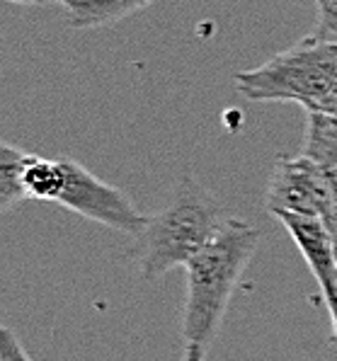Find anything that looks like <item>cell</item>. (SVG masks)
I'll return each instance as SVG.
<instances>
[{"label":"cell","mask_w":337,"mask_h":361,"mask_svg":"<svg viewBox=\"0 0 337 361\" xmlns=\"http://www.w3.org/2000/svg\"><path fill=\"white\" fill-rule=\"evenodd\" d=\"M228 216L195 177H182L173 202L139 233V269L148 281L187 267Z\"/></svg>","instance_id":"cell-2"},{"label":"cell","mask_w":337,"mask_h":361,"mask_svg":"<svg viewBox=\"0 0 337 361\" xmlns=\"http://www.w3.org/2000/svg\"><path fill=\"white\" fill-rule=\"evenodd\" d=\"M316 8H318V20H316L313 37L337 44V0H316Z\"/></svg>","instance_id":"cell-10"},{"label":"cell","mask_w":337,"mask_h":361,"mask_svg":"<svg viewBox=\"0 0 337 361\" xmlns=\"http://www.w3.org/2000/svg\"><path fill=\"white\" fill-rule=\"evenodd\" d=\"M56 3H61V5H66V8H68V5L73 3V0H56Z\"/></svg>","instance_id":"cell-17"},{"label":"cell","mask_w":337,"mask_h":361,"mask_svg":"<svg viewBox=\"0 0 337 361\" xmlns=\"http://www.w3.org/2000/svg\"><path fill=\"white\" fill-rule=\"evenodd\" d=\"M27 151L13 146V143H0V209L13 211L18 204L27 202L22 175H25Z\"/></svg>","instance_id":"cell-9"},{"label":"cell","mask_w":337,"mask_h":361,"mask_svg":"<svg viewBox=\"0 0 337 361\" xmlns=\"http://www.w3.org/2000/svg\"><path fill=\"white\" fill-rule=\"evenodd\" d=\"M259 245V228L240 219H226L221 231L207 243L187 269V301L182 335L187 344H202L216 337L233 291Z\"/></svg>","instance_id":"cell-1"},{"label":"cell","mask_w":337,"mask_h":361,"mask_svg":"<svg viewBox=\"0 0 337 361\" xmlns=\"http://www.w3.org/2000/svg\"><path fill=\"white\" fill-rule=\"evenodd\" d=\"M313 112H325L330 116H337V80L333 82V87H330V92L323 97V102L318 104Z\"/></svg>","instance_id":"cell-13"},{"label":"cell","mask_w":337,"mask_h":361,"mask_svg":"<svg viewBox=\"0 0 337 361\" xmlns=\"http://www.w3.org/2000/svg\"><path fill=\"white\" fill-rule=\"evenodd\" d=\"M330 204V180L306 155H281L267 187V211L272 216L296 214L323 219Z\"/></svg>","instance_id":"cell-5"},{"label":"cell","mask_w":337,"mask_h":361,"mask_svg":"<svg viewBox=\"0 0 337 361\" xmlns=\"http://www.w3.org/2000/svg\"><path fill=\"white\" fill-rule=\"evenodd\" d=\"M301 155L313 160L330 182H337V116L306 112V136Z\"/></svg>","instance_id":"cell-7"},{"label":"cell","mask_w":337,"mask_h":361,"mask_svg":"<svg viewBox=\"0 0 337 361\" xmlns=\"http://www.w3.org/2000/svg\"><path fill=\"white\" fill-rule=\"evenodd\" d=\"M0 361H32L8 325L0 327Z\"/></svg>","instance_id":"cell-11"},{"label":"cell","mask_w":337,"mask_h":361,"mask_svg":"<svg viewBox=\"0 0 337 361\" xmlns=\"http://www.w3.org/2000/svg\"><path fill=\"white\" fill-rule=\"evenodd\" d=\"M277 219L294 238L296 247L301 250L308 269L323 291L325 303L337 298V247L325 221L318 216L296 214H279Z\"/></svg>","instance_id":"cell-6"},{"label":"cell","mask_w":337,"mask_h":361,"mask_svg":"<svg viewBox=\"0 0 337 361\" xmlns=\"http://www.w3.org/2000/svg\"><path fill=\"white\" fill-rule=\"evenodd\" d=\"M156 0H73L68 5V25L75 30H95L146 10Z\"/></svg>","instance_id":"cell-8"},{"label":"cell","mask_w":337,"mask_h":361,"mask_svg":"<svg viewBox=\"0 0 337 361\" xmlns=\"http://www.w3.org/2000/svg\"><path fill=\"white\" fill-rule=\"evenodd\" d=\"M204 352H207V347H202V344H187L180 361H204Z\"/></svg>","instance_id":"cell-14"},{"label":"cell","mask_w":337,"mask_h":361,"mask_svg":"<svg viewBox=\"0 0 337 361\" xmlns=\"http://www.w3.org/2000/svg\"><path fill=\"white\" fill-rule=\"evenodd\" d=\"M22 187L27 202L37 199V202L61 204L82 219L121 233L139 235L148 224V216H143L119 187L107 185L80 163L68 158L54 160L30 153Z\"/></svg>","instance_id":"cell-3"},{"label":"cell","mask_w":337,"mask_h":361,"mask_svg":"<svg viewBox=\"0 0 337 361\" xmlns=\"http://www.w3.org/2000/svg\"><path fill=\"white\" fill-rule=\"evenodd\" d=\"M13 3H56V0H13Z\"/></svg>","instance_id":"cell-16"},{"label":"cell","mask_w":337,"mask_h":361,"mask_svg":"<svg viewBox=\"0 0 337 361\" xmlns=\"http://www.w3.org/2000/svg\"><path fill=\"white\" fill-rule=\"evenodd\" d=\"M325 226H328L330 235L335 240V247H337V182H330V204H328V211L323 216Z\"/></svg>","instance_id":"cell-12"},{"label":"cell","mask_w":337,"mask_h":361,"mask_svg":"<svg viewBox=\"0 0 337 361\" xmlns=\"http://www.w3.org/2000/svg\"><path fill=\"white\" fill-rule=\"evenodd\" d=\"M328 313H330V323H333V335L337 340V298L328 301Z\"/></svg>","instance_id":"cell-15"},{"label":"cell","mask_w":337,"mask_h":361,"mask_svg":"<svg viewBox=\"0 0 337 361\" xmlns=\"http://www.w3.org/2000/svg\"><path fill=\"white\" fill-rule=\"evenodd\" d=\"M233 80L252 102H296L313 112L337 80V44L311 35L257 68L238 71Z\"/></svg>","instance_id":"cell-4"}]
</instances>
